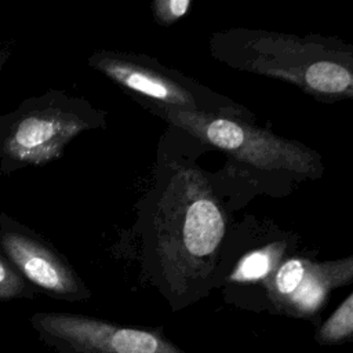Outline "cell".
<instances>
[{"instance_id":"cell-1","label":"cell","mask_w":353,"mask_h":353,"mask_svg":"<svg viewBox=\"0 0 353 353\" xmlns=\"http://www.w3.org/2000/svg\"><path fill=\"white\" fill-rule=\"evenodd\" d=\"M230 68L279 79L320 101H353V46L320 36L230 29L210 41Z\"/></svg>"},{"instance_id":"cell-8","label":"cell","mask_w":353,"mask_h":353,"mask_svg":"<svg viewBox=\"0 0 353 353\" xmlns=\"http://www.w3.org/2000/svg\"><path fill=\"white\" fill-rule=\"evenodd\" d=\"M0 240L4 252L22 277L50 296L84 301L91 295L74 270L43 241L17 230H3Z\"/></svg>"},{"instance_id":"cell-3","label":"cell","mask_w":353,"mask_h":353,"mask_svg":"<svg viewBox=\"0 0 353 353\" xmlns=\"http://www.w3.org/2000/svg\"><path fill=\"white\" fill-rule=\"evenodd\" d=\"M188 196L176 201L178 222L171 230V259L165 262L164 273V292L174 310L205 292L204 265L225 234V218L216 201L204 189L193 186Z\"/></svg>"},{"instance_id":"cell-12","label":"cell","mask_w":353,"mask_h":353,"mask_svg":"<svg viewBox=\"0 0 353 353\" xmlns=\"http://www.w3.org/2000/svg\"><path fill=\"white\" fill-rule=\"evenodd\" d=\"M189 6V0H156L153 3V14L159 23L171 25L186 14Z\"/></svg>"},{"instance_id":"cell-2","label":"cell","mask_w":353,"mask_h":353,"mask_svg":"<svg viewBox=\"0 0 353 353\" xmlns=\"http://www.w3.org/2000/svg\"><path fill=\"white\" fill-rule=\"evenodd\" d=\"M160 113L167 121L199 141L248 165L301 178H317L323 172V164L316 152L239 119L237 112L160 110Z\"/></svg>"},{"instance_id":"cell-6","label":"cell","mask_w":353,"mask_h":353,"mask_svg":"<svg viewBox=\"0 0 353 353\" xmlns=\"http://www.w3.org/2000/svg\"><path fill=\"white\" fill-rule=\"evenodd\" d=\"M90 65L123 88L149 99L157 110L236 112L230 101L216 99L194 81L165 69L149 58L131 54L99 51Z\"/></svg>"},{"instance_id":"cell-9","label":"cell","mask_w":353,"mask_h":353,"mask_svg":"<svg viewBox=\"0 0 353 353\" xmlns=\"http://www.w3.org/2000/svg\"><path fill=\"white\" fill-rule=\"evenodd\" d=\"M283 251L284 247L281 243H274L251 251L239 261L230 273L229 280L233 283L263 281L281 262Z\"/></svg>"},{"instance_id":"cell-10","label":"cell","mask_w":353,"mask_h":353,"mask_svg":"<svg viewBox=\"0 0 353 353\" xmlns=\"http://www.w3.org/2000/svg\"><path fill=\"white\" fill-rule=\"evenodd\" d=\"M314 341L320 346H339L353 341V292L317 327Z\"/></svg>"},{"instance_id":"cell-11","label":"cell","mask_w":353,"mask_h":353,"mask_svg":"<svg viewBox=\"0 0 353 353\" xmlns=\"http://www.w3.org/2000/svg\"><path fill=\"white\" fill-rule=\"evenodd\" d=\"M33 292L17 268L0 255V301L29 298Z\"/></svg>"},{"instance_id":"cell-7","label":"cell","mask_w":353,"mask_h":353,"mask_svg":"<svg viewBox=\"0 0 353 353\" xmlns=\"http://www.w3.org/2000/svg\"><path fill=\"white\" fill-rule=\"evenodd\" d=\"M261 283L269 312L314 323L331 292L353 283V255L327 262L288 258Z\"/></svg>"},{"instance_id":"cell-4","label":"cell","mask_w":353,"mask_h":353,"mask_svg":"<svg viewBox=\"0 0 353 353\" xmlns=\"http://www.w3.org/2000/svg\"><path fill=\"white\" fill-rule=\"evenodd\" d=\"M91 125L88 110L70 99H40L11 114L0 131V157L8 165H41Z\"/></svg>"},{"instance_id":"cell-5","label":"cell","mask_w":353,"mask_h":353,"mask_svg":"<svg viewBox=\"0 0 353 353\" xmlns=\"http://www.w3.org/2000/svg\"><path fill=\"white\" fill-rule=\"evenodd\" d=\"M30 325L39 339L57 353H186L159 327H128L59 312L34 313Z\"/></svg>"}]
</instances>
